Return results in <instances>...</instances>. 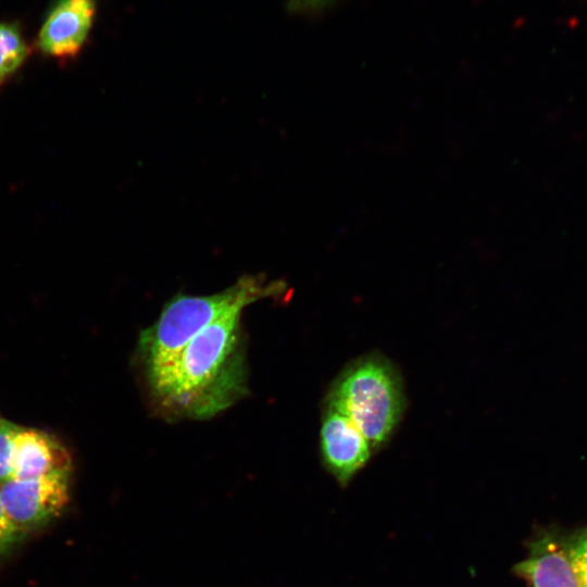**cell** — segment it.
Returning a JSON list of instances; mask_svg holds the SVG:
<instances>
[{"label":"cell","mask_w":587,"mask_h":587,"mask_svg":"<svg viewBox=\"0 0 587 587\" xmlns=\"http://www.w3.org/2000/svg\"><path fill=\"white\" fill-rule=\"evenodd\" d=\"M307 1H313V2H316V1H322V0H307Z\"/></svg>","instance_id":"4fadbf2b"},{"label":"cell","mask_w":587,"mask_h":587,"mask_svg":"<svg viewBox=\"0 0 587 587\" xmlns=\"http://www.w3.org/2000/svg\"><path fill=\"white\" fill-rule=\"evenodd\" d=\"M280 279L243 275L235 284L209 296L178 295L168 301L158 321L141 332L139 352L151 384L175 362L186 345L203 328L235 309L286 292Z\"/></svg>","instance_id":"7a4b0ae2"},{"label":"cell","mask_w":587,"mask_h":587,"mask_svg":"<svg viewBox=\"0 0 587 587\" xmlns=\"http://www.w3.org/2000/svg\"><path fill=\"white\" fill-rule=\"evenodd\" d=\"M12 478L32 479L51 474H71L72 458L51 434L20 427L13 448Z\"/></svg>","instance_id":"ba28073f"},{"label":"cell","mask_w":587,"mask_h":587,"mask_svg":"<svg viewBox=\"0 0 587 587\" xmlns=\"http://www.w3.org/2000/svg\"><path fill=\"white\" fill-rule=\"evenodd\" d=\"M513 572L528 587H587V536L538 538L529 544L528 555Z\"/></svg>","instance_id":"277c9868"},{"label":"cell","mask_w":587,"mask_h":587,"mask_svg":"<svg viewBox=\"0 0 587 587\" xmlns=\"http://www.w3.org/2000/svg\"><path fill=\"white\" fill-rule=\"evenodd\" d=\"M70 476L58 473L0 484L3 510L21 533L27 535L61 514L70 501Z\"/></svg>","instance_id":"5b68a950"},{"label":"cell","mask_w":587,"mask_h":587,"mask_svg":"<svg viewBox=\"0 0 587 587\" xmlns=\"http://www.w3.org/2000/svg\"><path fill=\"white\" fill-rule=\"evenodd\" d=\"M95 14V0H58L39 30L38 48L54 58L76 55L88 37Z\"/></svg>","instance_id":"52a82bcc"},{"label":"cell","mask_w":587,"mask_h":587,"mask_svg":"<svg viewBox=\"0 0 587 587\" xmlns=\"http://www.w3.org/2000/svg\"><path fill=\"white\" fill-rule=\"evenodd\" d=\"M321 451L325 467L346 486L367 463L373 449L346 415L327 408L321 428Z\"/></svg>","instance_id":"8992f818"},{"label":"cell","mask_w":587,"mask_h":587,"mask_svg":"<svg viewBox=\"0 0 587 587\" xmlns=\"http://www.w3.org/2000/svg\"><path fill=\"white\" fill-rule=\"evenodd\" d=\"M28 54V48L14 24L0 23V83L14 73Z\"/></svg>","instance_id":"9c48e42d"},{"label":"cell","mask_w":587,"mask_h":587,"mask_svg":"<svg viewBox=\"0 0 587 587\" xmlns=\"http://www.w3.org/2000/svg\"><path fill=\"white\" fill-rule=\"evenodd\" d=\"M403 407L398 373L387 360L375 355L362 358L344 370L327 397V408L346 415L373 450L389 439Z\"/></svg>","instance_id":"3957f363"},{"label":"cell","mask_w":587,"mask_h":587,"mask_svg":"<svg viewBox=\"0 0 587 587\" xmlns=\"http://www.w3.org/2000/svg\"><path fill=\"white\" fill-rule=\"evenodd\" d=\"M25 535L11 522L0 500V558L16 546Z\"/></svg>","instance_id":"8fae6325"},{"label":"cell","mask_w":587,"mask_h":587,"mask_svg":"<svg viewBox=\"0 0 587 587\" xmlns=\"http://www.w3.org/2000/svg\"><path fill=\"white\" fill-rule=\"evenodd\" d=\"M242 311L235 309L203 328L150 384L164 407L191 419H208L243 395Z\"/></svg>","instance_id":"6da1fadb"},{"label":"cell","mask_w":587,"mask_h":587,"mask_svg":"<svg viewBox=\"0 0 587 587\" xmlns=\"http://www.w3.org/2000/svg\"><path fill=\"white\" fill-rule=\"evenodd\" d=\"M3 421L4 420L0 416V426L2 425Z\"/></svg>","instance_id":"7c38bea8"},{"label":"cell","mask_w":587,"mask_h":587,"mask_svg":"<svg viewBox=\"0 0 587 587\" xmlns=\"http://www.w3.org/2000/svg\"><path fill=\"white\" fill-rule=\"evenodd\" d=\"M18 429L20 426L5 420L0 426V484L12 478L14 439Z\"/></svg>","instance_id":"30bf717a"}]
</instances>
